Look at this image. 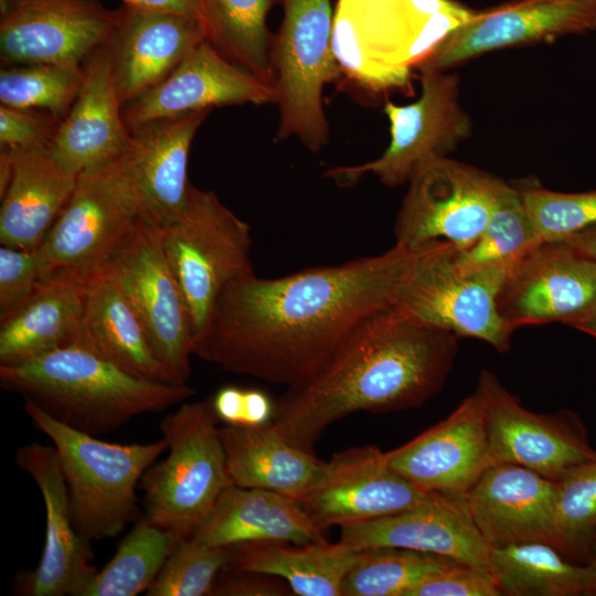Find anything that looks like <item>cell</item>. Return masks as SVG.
Masks as SVG:
<instances>
[{
  "label": "cell",
  "instance_id": "6da1fadb",
  "mask_svg": "<svg viewBox=\"0 0 596 596\" xmlns=\"http://www.w3.org/2000/svg\"><path fill=\"white\" fill-rule=\"evenodd\" d=\"M418 253L394 244L279 278H236L220 292L193 354L225 372L301 385L366 318L396 304Z\"/></svg>",
  "mask_w": 596,
  "mask_h": 596
},
{
  "label": "cell",
  "instance_id": "7a4b0ae2",
  "mask_svg": "<svg viewBox=\"0 0 596 596\" xmlns=\"http://www.w3.org/2000/svg\"><path fill=\"white\" fill-rule=\"evenodd\" d=\"M458 353V337L393 305L366 318L333 359L275 402L273 428L315 454L326 429L356 412L419 407L437 394Z\"/></svg>",
  "mask_w": 596,
  "mask_h": 596
},
{
  "label": "cell",
  "instance_id": "3957f363",
  "mask_svg": "<svg viewBox=\"0 0 596 596\" xmlns=\"http://www.w3.org/2000/svg\"><path fill=\"white\" fill-rule=\"evenodd\" d=\"M0 385L32 400L56 421L94 436L194 394L188 384L137 377L78 345L0 365Z\"/></svg>",
  "mask_w": 596,
  "mask_h": 596
},
{
  "label": "cell",
  "instance_id": "277c9868",
  "mask_svg": "<svg viewBox=\"0 0 596 596\" xmlns=\"http://www.w3.org/2000/svg\"><path fill=\"white\" fill-rule=\"evenodd\" d=\"M475 12L455 0H338L332 50L342 77L373 94L409 93L413 72Z\"/></svg>",
  "mask_w": 596,
  "mask_h": 596
},
{
  "label": "cell",
  "instance_id": "5b68a950",
  "mask_svg": "<svg viewBox=\"0 0 596 596\" xmlns=\"http://www.w3.org/2000/svg\"><path fill=\"white\" fill-rule=\"evenodd\" d=\"M23 406L56 448L77 533L88 542L119 534L135 515L138 482L167 440L107 443L56 421L30 398Z\"/></svg>",
  "mask_w": 596,
  "mask_h": 596
},
{
  "label": "cell",
  "instance_id": "8992f818",
  "mask_svg": "<svg viewBox=\"0 0 596 596\" xmlns=\"http://www.w3.org/2000/svg\"><path fill=\"white\" fill-rule=\"evenodd\" d=\"M212 396L182 403L160 422L167 457L140 480L145 517L178 541L191 538L222 492L233 485Z\"/></svg>",
  "mask_w": 596,
  "mask_h": 596
},
{
  "label": "cell",
  "instance_id": "52a82bcc",
  "mask_svg": "<svg viewBox=\"0 0 596 596\" xmlns=\"http://www.w3.org/2000/svg\"><path fill=\"white\" fill-rule=\"evenodd\" d=\"M160 228L195 340L222 289L236 278L254 274L251 228L214 192L192 184L182 210Z\"/></svg>",
  "mask_w": 596,
  "mask_h": 596
},
{
  "label": "cell",
  "instance_id": "ba28073f",
  "mask_svg": "<svg viewBox=\"0 0 596 596\" xmlns=\"http://www.w3.org/2000/svg\"><path fill=\"white\" fill-rule=\"evenodd\" d=\"M284 18L272 44L279 109L278 139L296 137L310 151L328 141L323 88L342 77L332 50L330 0H280Z\"/></svg>",
  "mask_w": 596,
  "mask_h": 596
},
{
  "label": "cell",
  "instance_id": "9c48e42d",
  "mask_svg": "<svg viewBox=\"0 0 596 596\" xmlns=\"http://www.w3.org/2000/svg\"><path fill=\"white\" fill-rule=\"evenodd\" d=\"M505 183L449 157L428 162L407 182L394 226L395 244L415 252L467 249L485 230Z\"/></svg>",
  "mask_w": 596,
  "mask_h": 596
},
{
  "label": "cell",
  "instance_id": "30bf717a",
  "mask_svg": "<svg viewBox=\"0 0 596 596\" xmlns=\"http://www.w3.org/2000/svg\"><path fill=\"white\" fill-rule=\"evenodd\" d=\"M139 216L117 159L81 172L71 199L36 249L42 278L60 269L87 280L98 275Z\"/></svg>",
  "mask_w": 596,
  "mask_h": 596
},
{
  "label": "cell",
  "instance_id": "8fae6325",
  "mask_svg": "<svg viewBox=\"0 0 596 596\" xmlns=\"http://www.w3.org/2000/svg\"><path fill=\"white\" fill-rule=\"evenodd\" d=\"M419 73L422 89L414 103L384 105L391 131L385 151L366 163L331 168L326 177L351 184L372 173L383 184L398 187L428 162L448 157L470 136L472 123L460 103L458 76L449 71Z\"/></svg>",
  "mask_w": 596,
  "mask_h": 596
},
{
  "label": "cell",
  "instance_id": "7c38bea8",
  "mask_svg": "<svg viewBox=\"0 0 596 596\" xmlns=\"http://www.w3.org/2000/svg\"><path fill=\"white\" fill-rule=\"evenodd\" d=\"M454 253L449 248L419 252L395 306L458 338L479 339L507 352L513 331L501 318L497 300L510 270H462Z\"/></svg>",
  "mask_w": 596,
  "mask_h": 596
},
{
  "label": "cell",
  "instance_id": "4fadbf2b",
  "mask_svg": "<svg viewBox=\"0 0 596 596\" xmlns=\"http://www.w3.org/2000/svg\"><path fill=\"white\" fill-rule=\"evenodd\" d=\"M104 270L137 312L158 359L179 384H187L194 332L164 254L160 225L139 216Z\"/></svg>",
  "mask_w": 596,
  "mask_h": 596
},
{
  "label": "cell",
  "instance_id": "5bb4252c",
  "mask_svg": "<svg viewBox=\"0 0 596 596\" xmlns=\"http://www.w3.org/2000/svg\"><path fill=\"white\" fill-rule=\"evenodd\" d=\"M116 22L117 10L98 0H0L2 66H82L108 44Z\"/></svg>",
  "mask_w": 596,
  "mask_h": 596
},
{
  "label": "cell",
  "instance_id": "9a60e30c",
  "mask_svg": "<svg viewBox=\"0 0 596 596\" xmlns=\"http://www.w3.org/2000/svg\"><path fill=\"white\" fill-rule=\"evenodd\" d=\"M497 302L513 332L551 322L573 327L596 311V260L566 242H543L509 272Z\"/></svg>",
  "mask_w": 596,
  "mask_h": 596
},
{
  "label": "cell",
  "instance_id": "2e32d148",
  "mask_svg": "<svg viewBox=\"0 0 596 596\" xmlns=\"http://www.w3.org/2000/svg\"><path fill=\"white\" fill-rule=\"evenodd\" d=\"M593 30L596 0H512L476 11L439 43L417 71H449L492 51Z\"/></svg>",
  "mask_w": 596,
  "mask_h": 596
},
{
  "label": "cell",
  "instance_id": "e0dca14e",
  "mask_svg": "<svg viewBox=\"0 0 596 596\" xmlns=\"http://www.w3.org/2000/svg\"><path fill=\"white\" fill-rule=\"evenodd\" d=\"M391 469L376 446L336 453L318 483L298 503L326 531L395 514L433 499Z\"/></svg>",
  "mask_w": 596,
  "mask_h": 596
},
{
  "label": "cell",
  "instance_id": "ac0fdd59",
  "mask_svg": "<svg viewBox=\"0 0 596 596\" xmlns=\"http://www.w3.org/2000/svg\"><path fill=\"white\" fill-rule=\"evenodd\" d=\"M477 390L485 400L490 467L514 464L556 481L571 468L596 457V450L568 419L526 409L494 373L482 370Z\"/></svg>",
  "mask_w": 596,
  "mask_h": 596
},
{
  "label": "cell",
  "instance_id": "d6986e66",
  "mask_svg": "<svg viewBox=\"0 0 596 596\" xmlns=\"http://www.w3.org/2000/svg\"><path fill=\"white\" fill-rule=\"evenodd\" d=\"M389 466L419 489L465 498L490 467L485 400L479 390L446 418L386 451Z\"/></svg>",
  "mask_w": 596,
  "mask_h": 596
},
{
  "label": "cell",
  "instance_id": "ffe728a7",
  "mask_svg": "<svg viewBox=\"0 0 596 596\" xmlns=\"http://www.w3.org/2000/svg\"><path fill=\"white\" fill-rule=\"evenodd\" d=\"M273 86L198 43L160 84L123 106L128 129L145 123L227 105L275 103Z\"/></svg>",
  "mask_w": 596,
  "mask_h": 596
},
{
  "label": "cell",
  "instance_id": "44dd1931",
  "mask_svg": "<svg viewBox=\"0 0 596 596\" xmlns=\"http://www.w3.org/2000/svg\"><path fill=\"white\" fill-rule=\"evenodd\" d=\"M18 466L38 485L45 508V540L40 562L26 579L31 596H83L96 568L89 542L73 523L65 479L54 446L31 443L15 453Z\"/></svg>",
  "mask_w": 596,
  "mask_h": 596
},
{
  "label": "cell",
  "instance_id": "7402d4cb",
  "mask_svg": "<svg viewBox=\"0 0 596 596\" xmlns=\"http://www.w3.org/2000/svg\"><path fill=\"white\" fill-rule=\"evenodd\" d=\"M209 113H185L129 129V143L117 163L140 216L163 225L184 206L191 184L187 175L191 143Z\"/></svg>",
  "mask_w": 596,
  "mask_h": 596
},
{
  "label": "cell",
  "instance_id": "603a6c76",
  "mask_svg": "<svg viewBox=\"0 0 596 596\" xmlns=\"http://www.w3.org/2000/svg\"><path fill=\"white\" fill-rule=\"evenodd\" d=\"M204 39L195 17L123 4L106 45L121 105L160 84Z\"/></svg>",
  "mask_w": 596,
  "mask_h": 596
},
{
  "label": "cell",
  "instance_id": "cb8c5ba5",
  "mask_svg": "<svg viewBox=\"0 0 596 596\" xmlns=\"http://www.w3.org/2000/svg\"><path fill=\"white\" fill-rule=\"evenodd\" d=\"M556 481L514 464L487 468L465 496L479 533L491 547L553 544Z\"/></svg>",
  "mask_w": 596,
  "mask_h": 596
},
{
  "label": "cell",
  "instance_id": "d4e9b609",
  "mask_svg": "<svg viewBox=\"0 0 596 596\" xmlns=\"http://www.w3.org/2000/svg\"><path fill=\"white\" fill-rule=\"evenodd\" d=\"M339 541L356 549L397 547L489 568L491 547L476 528L465 498L436 494L395 514L340 528Z\"/></svg>",
  "mask_w": 596,
  "mask_h": 596
},
{
  "label": "cell",
  "instance_id": "484cf974",
  "mask_svg": "<svg viewBox=\"0 0 596 596\" xmlns=\"http://www.w3.org/2000/svg\"><path fill=\"white\" fill-rule=\"evenodd\" d=\"M83 73L79 92L50 143L53 155L77 174L117 159L130 140L106 45L87 57Z\"/></svg>",
  "mask_w": 596,
  "mask_h": 596
},
{
  "label": "cell",
  "instance_id": "4316f807",
  "mask_svg": "<svg viewBox=\"0 0 596 596\" xmlns=\"http://www.w3.org/2000/svg\"><path fill=\"white\" fill-rule=\"evenodd\" d=\"M6 150L12 175L1 196L0 243L35 251L71 199L78 174L53 155L50 145Z\"/></svg>",
  "mask_w": 596,
  "mask_h": 596
},
{
  "label": "cell",
  "instance_id": "83f0119b",
  "mask_svg": "<svg viewBox=\"0 0 596 596\" xmlns=\"http://www.w3.org/2000/svg\"><path fill=\"white\" fill-rule=\"evenodd\" d=\"M87 283L66 269L43 277L19 308L0 320V365L23 363L73 345L83 319Z\"/></svg>",
  "mask_w": 596,
  "mask_h": 596
},
{
  "label": "cell",
  "instance_id": "f1b7e54d",
  "mask_svg": "<svg viewBox=\"0 0 596 596\" xmlns=\"http://www.w3.org/2000/svg\"><path fill=\"white\" fill-rule=\"evenodd\" d=\"M73 345L84 348L137 377L179 384L158 359L137 312L106 270L87 283L83 319Z\"/></svg>",
  "mask_w": 596,
  "mask_h": 596
},
{
  "label": "cell",
  "instance_id": "f546056e",
  "mask_svg": "<svg viewBox=\"0 0 596 596\" xmlns=\"http://www.w3.org/2000/svg\"><path fill=\"white\" fill-rule=\"evenodd\" d=\"M191 538L217 547L249 541L308 543L326 539L296 499L236 485L222 492Z\"/></svg>",
  "mask_w": 596,
  "mask_h": 596
},
{
  "label": "cell",
  "instance_id": "4dcf8cb0",
  "mask_svg": "<svg viewBox=\"0 0 596 596\" xmlns=\"http://www.w3.org/2000/svg\"><path fill=\"white\" fill-rule=\"evenodd\" d=\"M233 485L264 489L297 501L318 483L327 461L283 438L270 425L219 427Z\"/></svg>",
  "mask_w": 596,
  "mask_h": 596
},
{
  "label": "cell",
  "instance_id": "1f68e13d",
  "mask_svg": "<svg viewBox=\"0 0 596 596\" xmlns=\"http://www.w3.org/2000/svg\"><path fill=\"white\" fill-rule=\"evenodd\" d=\"M361 549L326 539L308 543L249 541L227 546L228 570L281 578L298 596H341Z\"/></svg>",
  "mask_w": 596,
  "mask_h": 596
},
{
  "label": "cell",
  "instance_id": "d6a6232c",
  "mask_svg": "<svg viewBox=\"0 0 596 596\" xmlns=\"http://www.w3.org/2000/svg\"><path fill=\"white\" fill-rule=\"evenodd\" d=\"M489 570L502 595L576 596L596 592V577L590 567L568 562L549 543L525 542L493 547Z\"/></svg>",
  "mask_w": 596,
  "mask_h": 596
},
{
  "label": "cell",
  "instance_id": "836d02e7",
  "mask_svg": "<svg viewBox=\"0 0 596 596\" xmlns=\"http://www.w3.org/2000/svg\"><path fill=\"white\" fill-rule=\"evenodd\" d=\"M280 0H200L205 40L223 56L273 86V36L267 14Z\"/></svg>",
  "mask_w": 596,
  "mask_h": 596
},
{
  "label": "cell",
  "instance_id": "e575fe53",
  "mask_svg": "<svg viewBox=\"0 0 596 596\" xmlns=\"http://www.w3.org/2000/svg\"><path fill=\"white\" fill-rule=\"evenodd\" d=\"M542 243L518 189L505 183L480 236L453 256L462 270L489 267L511 270Z\"/></svg>",
  "mask_w": 596,
  "mask_h": 596
},
{
  "label": "cell",
  "instance_id": "d590c367",
  "mask_svg": "<svg viewBox=\"0 0 596 596\" xmlns=\"http://www.w3.org/2000/svg\"><path fill=\"white\" fill-rule=\"evenodd\" d=\"M178 542L171 532L143 517L95 574L83 596H136L147 592Z\"/></svg>",
  "mask_w": 596,
  "mask_h": 596
},
{
  "label": "cell",
  "instance_id": "8d00e7d4",
  "mask_svg": "<svg viewBox=\"0 0 596 596\" xmlns=\"http://www.w3.org/2000/svg\"><path fill=\"white\" fill-rule=\"evenodd\" d=\"M455 562L413 550L364 549L343 581L341 596H407L417 584Z\"/></svg>",
  "mask_w": 596,
  "mask_h": 596
},
{
  "label": "cell",
  "instance_id": "74e56055",
  "mask_svg": "<svg viewBox=\"0 0 596 596\" xmlns=\"http://www.w3.org/2000/svg\"><path fill=\"white\" fill-rule=\"evenodd\" d=\"M83 65L32 63L2 66L1 105L44 110L63 119L83 83Z\"/></svg>",
  "mask_w": 596,
  "mask_h": 596
},
{
  "label": "cell",
  "instance_id": "f35d334b",
  "mask_svg": "<svg viewBox=\"0 0 596 596\" xmlns=\"http://www.w3.org/2000/svg\"><path fill=\"white\" fill-rule=\"evenodd\" d=\"M596 538V457L556 480L553 546L586 563Z\"/></svg>",
  "mask_w": 596,
  "mask_h": 596
},
{
  "label": "cell",
  "instance_id": "ab89813d",
  "mask_svg": "<svg viewBox=\"0 0 596 596\" xmlns=\"http://www.w3.org/2000/svg\"><path fill=\"white\" fill-rule=\"evenodd\" d=\"M515 188L543 242H562L596 224V190L558 192L530 180Z\"/></svg>",
  "mask_w": 596,
  "mask_h": 596
},
{
  "label": "cell",
  "instance_id": "60d3db41",
  "mask_svg": "<svg viewBox=\"0 0 596 596\" xmlns=\"http://www.w3.org/2000/svg\"><path fill=\"white\" fill-rule=\"evenodd\" d=\"M227 547L209 546L192 538L180 540L146 595H210L216 577L227 565Z\"/></svg>",
  "mask_w": 596,
  "mask_h": 596
},
{
  "label": "cell",
  "instance_id": "b9f144b4",
  "mask_svg": "<svg viewBox=\"0 0 596 596\" xmlns=\"http://www.w3.org/2000/svg\"><path fill=\"white\" fill-rule=\"evenodd\" d=\"M42 279L36 249L1 245L0 247V320L17 310Z\"/></svg>",
  "mask_w": 596,
  "mask_h": 596
},
{
  "label": "cell",
  "instance_id": "7bdbcfd3",
  "mask_svg": "<svg viewBox=\"0 0 596 596\" xmlns=\"http://www.w3.org/2000/svg\"><path fill=\"white\" fill-rule=\"evenodd\" d=\"M491 571L460 562L432 574L407 596H501Z\"/></svg>",
  "mask_w": 596,
  "mask_h": 596
},
{
  "label": "cell",
  "instance_id": "ee69618b",
  "mask_svg": "<svg viewBox=\"0 0 596 596\" xmlns=\"http://www.w3.org/2000/svg\"><path fill=\"white\" fill-rule=\"evenodd\" d=\"M61 120L44 110L1 105V148L17 150L49 146Z\"/></svg>",
  "mask_w": 596,
  "mask_h": 596
},
{
  "label": "cell",
  "instance_id": "f6af8a7d",
  "mask_svg": "<svg viewBox=\"0 0 596 596\" xmlns=\"http://www.w3.org/2000/svg\"><path fill=\"white\" fill-rule=\"evenodd\" d=\"M219 421L226 425L260 426L270 423L275 403L263 391L226 385L212 396Z\"/></svg>",
  "mask_w": 596,
  "mask_h": 596
},
{
  "label": "cell",
  "instance_id": "bcb514c9",
  "mask_svg": "<svg viewBox=\"0 0 596 596\" xmlns=\"http://www.w3.org/2000/svg\"><path fill=\"white\" fill-rule=\"evenodd\" d=\"M226 576L216 577L210 595L215 596H279L287 595L288 587L270 575L238 572L224 567ZM291 590V589H290Z\"/></svg>",
  "mask_w": 596,
  "mask_h": 596
},
{
  "label": "cell",
  "instance_id": "7dc6e473",
  "mask_svg": "<svg viewBox=\"0 0 596 596\" xmlns=\"http://www.w3.org/2000/svg\"><path fill=\"white\" fill-rule=\"evenodd\" d=\"M124 4L159 11H170L199 19L200 0H121ZM200 20V19H199Z\"/></svg>",
  "mask_w": 596,
  "mask_h": 596
},
{
  "label": "cell",
  "instance_id": "c3c4849f",
  "mask_svg": "<svg viewBox=\"0 0 596 596\" xmlns=\"http://www.w3.org/2000/svg\"><path fill=\"white\" fill-rule=\"evenodd\" d=\"M562 242H566L582 254L596 260V224Z\"/></svg>",
  "mask_w": 596,
  "mask_h": 596
},
{
  "label": "cell",
  "instance_id": "681fc988",
  "mask_svg": "<svg viewBox=\"0 0 596 596\" xmlns=\"http://www.w3.org/2000/svg\"><path fill=\"white\" fill-rule=\"evenodd\" d=\"M573 327L596 338V311L579 320Z\"/></svg>",
  "mask_w": 596,
  "mask_h": 596
},
{
  "label": "cell",
  "instance_id": "f907efd6",
  "mask_svg": "<svg viewBox=\"0 0 596 596\" xmlns=\"http://www.w3.org/2000/svg\"><path fill=\"white\" fill-rule=\"evenodd\" d=\"M585 564H587L590 567L593 574L596 577V538H595V540L593 541V543L590 545L588 556H587V560H586Z\"/></svg>",
  "mask_w": 596,
  "mask_h": 596
}]
</instances>
